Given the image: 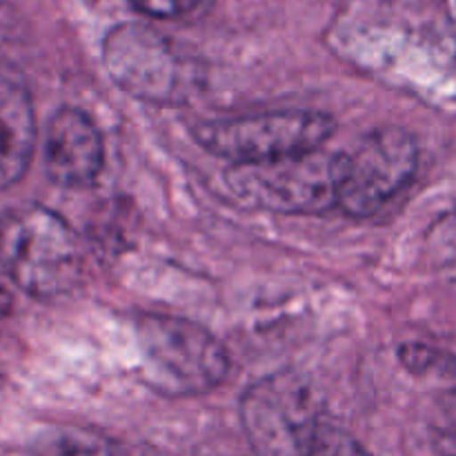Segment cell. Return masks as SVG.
Segmentation results:
<instances>
[{"label": "cell", "instance_id": "11", "mask_svg": "<svg viewBox=\"0 0 456 456\" xmlns=\"http://www.w3.org/2000/svg\"><path fill=\"white\" fill-rule=\"evenodd\" d=\"M129 3L156 20H194L209 12L214 0H129Z\"/></svg>", "mask_w": 456, "mask_h": 456}, {"label": "cell", "instance_id": "14", "mask_svg": "<svg viewBox=\"0 0 456 456\" xmlns=\"http://www.w3.org/2000/svg\"><path fill=\"white\" fill-rule=\"evenodd\" d=\"M444 410H445V414H448L450 421H452V426L456 430V390L450 392V395L444 399Z\"/></svg>", "mask_w": 456, "mask_h": 456}, {"label": "cell", "instance_id": "2", "mask_svg": "<svg viewBox=\"0 0 456 456\" xmlns=\"http://www.w3.org/2000/svg\"><path fill=\"white\" fill-rule=\"evenodd\" d=\"M145 381L167 396L212 392L230 374V352L203 325L181 316L145 314L136 321Z\"/></svg>", "mask_w": 456, "mask_h": 456}, {"label": "cell", "instance_id": "6", "mask_svg": "<svg viewBox=\"0 0 456 456\" xmlns=\"http://www.w3.org/2000/svg\"><path fill=\"white\" fill-rule=\"evenodd\" d=\"M417 167L412 134L390 125L374 129L338 154L337 208L347 216H372L410 185Z\"/></svg>", "mask_w": 456, "mask_h": 456}, {"label": "cell", "instance_id": "9", "mask_svg": "<svg viewBox=\"0 0 456 456\" xmlns=\"http://www.w3.org/2000/svg\"><path fill=\"white\" fill-rule=\"evenodd\" d=\"M34 150V123L27 105L0 107V187H9L22 178Z\"/></svg>", "mask_w": 456, "mask_h": 456}, {"label": "cell", "instance_id": "12", "mask_svg": "<svg viewBox=\"0 0 456 456\" xmlns=\"http://www.w3.org/2000/svg\"><path fill=\"white\" fill-rule=\"evenodd\" d=\"M428 248L436 265L444 270H456V209L441 218L436 225H432Z\"/></svg>", "mask_w": 456, "mask_h": 456}, {"label": "cell", "instance_id": "7", "mask_svg": "<svg viewBox=\"0 0 456 456\" xmlns=\"http://www.w3.org/2000/svg\"><path fill=\"white\" fill-rule=\"evenodd\" d=\"M245 430L265 450L289 448L319 417L316 395L298 374H276L249 387L243 396Z\"/></svg>", "mask_w": 456, "mask_h": 456}, {"label": "cell", "instance_id": "8", "mask_svg": "<svg viewBox=\"0 0 456 456\" xmlns=\"http://www.w3.org/2000/svg\"><path fill=\"white\" fill-rule=\"evenodd\" d=\"M105 163V145L96 123L76 107H62L49 118L45 138V172L67 190L96 183Z\"/></svg>", "mask_w": 456, "mask_h": 456}, {"label": "cell", "instance_id": "3", "mask_svg": "<svg viewBox=\"0 0 456 456\" xmlns=\"http://www.w3.org/2000/svg\"><path fill=\"white\" fill-rule=\"evenodd\" d=\"M334 129L337 123L323 111L283 110L205 120L191 136L208 154L230 165H256L321 150Z\"/></svg>", "mask_w": 456, "mask_h": 456}, {"label": "cell", "instance_id": "1", "mask_svg": "<svg viewBox=\"0 0 456 456\" xmlns=\"http://www.w3.org/2000/svg\"><path fill=\"white\" fill-rule=\"evenodd\" d=\"M0 265L38 301L69 297L83 281L80 240L69 223L43 205H16L0 216Z\"/></svg>", "mask_w": 456, "mask_h": 456}, {"label": "cell", "instance_id": "13", "mask_svg": "<svg viewBox=\"0 0 456 456\" xmlns=\"http://www.w3.org/2000/svg\"><path fill=\"white\" fill-rule=\"evenodd\" d=\"M436 450H439V456H456V430L439 435Z\"/></svg>", "mask_w": 456, "mask_h": 456}, {"label": "cell", "instance_id": "4", "mask_svg": "<svg viewBox=\"0 0 456 456\" xmlns=\"http://www.w3.org/2000/svg\"><path fill=\"white\" fill-rule=\"evenodd\" d=\"M232 196L248 208L276 214H321L337 208L338 154L316 150L227 169Z\"/></svg>", "mask_w": 456, "mask_h": 456}, {"label": "cell", "instance_id": "10", "mask_svg": "<svg viewBox=\"0 0 456 456\" xmlns=\"http://www.w3.org/2000/svg\"><path fill=\"white\" fill-rule=\"evenodd\" d=\"M36 456H125V450L105 432L65 426L53 428L40 436Z\"/></svg>", "mask_w": 456, "mask_h": 456}, {"label": "cell", "instance_id": "5", "mask_svg": "<svg viewBox=\"0 0 456 456\" xmlns=\"http://www.w3.org/2000/svg\"><path fill=\"white\" fill-rule=\"evenodd\" d=\"M102 62L118 89L150 105H178L194 92V69L147 25L123 22L110 29L102 40Z\"/></svg>", "mask_w": 456, "mask_h": 456}]
</instances>
